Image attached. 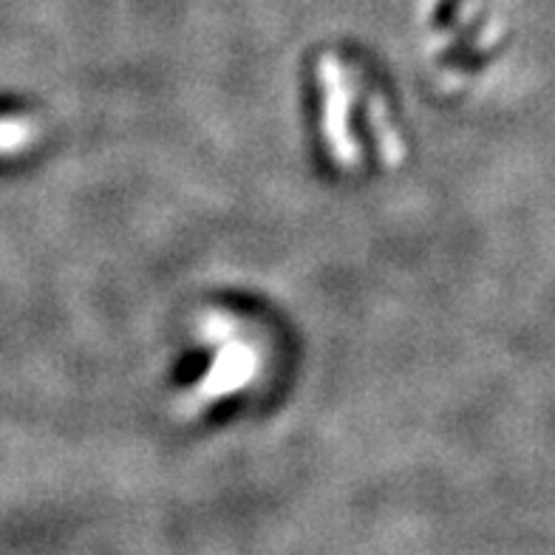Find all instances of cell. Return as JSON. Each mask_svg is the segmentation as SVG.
I'll return each mask as SVG.
<instances>
[{
  "label": "cell",
  "instance_id": "1",
  "mask_svg": "<svg viewBox=\"0 0 555 555\" xmlns=\"http://www.w3.org/2000/svg\"><path fill=\"white\" fill-rule=\"evenodd\" d=\"M29 139V125L21 119H0V154L17 151Z\"/></svg>",
  "mask_w": 555,
  "mask_h": 555
}]
</instances>
